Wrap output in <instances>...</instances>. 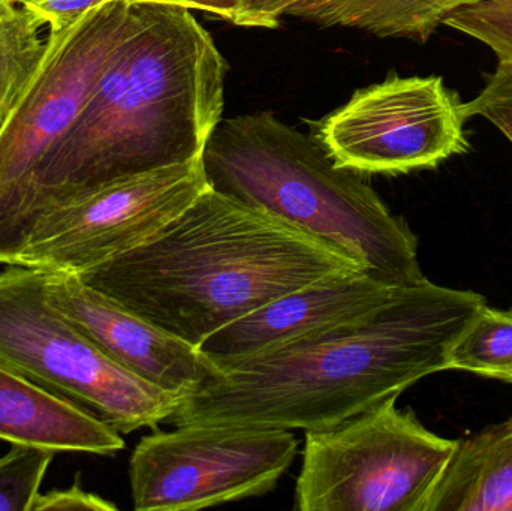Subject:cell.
<instances>
[{
  "instance_id": "cell-6",
  "label": "cell",
  "mask_w": 512,
  "mask_h": 511,
  "mask_svg": "<svg viewBox=\"0 0 512 511\" xmlns=\"http://www.w3.org/2000/svg\"><path fill=\"white\" fill-rule=\"evenodd\" d=\"M387 399L333 428L306 432L298 511H423L457 440Z\"/></svg>"
},
{
  "instance_id": "cell-1",
  "label": "cell",
  "mask_w": 512,
  "mask_h": 511,
  "mask_svg": "<svg viewBox=\"0 0 512 511\" xmlns=\"http://www.w3.org/2000/svg\"><path fill=\"white\" fill-rule=\"evenodd\" d=\"M227 63L191 9L132 3L131 23L74 126L36 171L12 236L101 186L203 158L224 110Z\"/></svg>"
},
{
  "instance_id": "cell-19",
  "label": "cell",
  "mask_w": 512,
  "mask_h": 511,
  "mask_svg": "<svg viewBox=\"0 0 512 511\" xmlns=\"http://www.w3.org/2000/svg\"><path fill=\"white\" fill-rule=\"evenodd\" d=\"M444 24L483 42L499 62L512 60V0H478L457 9Z\"/></svg>"
},
{
  "instance_id": "cell-24",
  "label": "cell",
  "mask_w": 512,
  "mask_h": 511,
  "mask_svg": "<svg viewBox=\"0 0 512 511\" xmlns=\"http://www.w3.org/2000/svg\"><path fill=\"white\" fill-rule=\"evenodd\" d=\"M129 3H162L177 5L188 9H200L207 14L216 15L234 23L239 12V0H128Z\"/></svg>"
},
{
  "instance_id": "cell-18",
  "label": "cell",
  "mask_w": 512,
  "mask_h": 511,
  "mask_svg": "<svg viewBox=\"0 0 512 511\" xmlns=\"http://www.w3.org/2000/svg\"><path fill=\"white\" fill-rule=\"evenodd\" d=\"M54 455L41 447L14 444L0 458V511H32Z\"/></svg>"
},
{
  "instance_id": "cell-7",
  "label": "cell",
  "mask_w": 512,
  "mask_h": 511,
  "mask_svg": "<svg viewBox=\"0 0 512 511\" xmlns=\"http://www.w3.org/2000/svg\"><path fill=\"white\" fill-rule=\"evenodd\" d=\"M132 3L114 0L60 33H50L41 66L0 125V264L36 171L74 126L131 23Z\"/></svg>"
},
{
  "instance_id": "cell-10",
  "label": "cell",
  "mask_w": 512,
  "mask_h": 511,
  "mask_svg": "<svg viewBox=\"0 0 512 511\" xmlns=\"http://www.w3.org/2000/svg\"><path fill=\"white\" fill-rule=\"evenodd\" d=\"M209 188L203 158L108 183L39 216L15 266L89 269L152 239Z\"/></svg>"
},
{
  "instance_id": "cell-16",
  "label": "cell",
  "mask_w": 512,
  "mask_h": 511,
  "mask_svg": "<svg viewBox=\"0 0 512 511\" xmlns=\"http://www.w3.org/2000/svg\"><path fill=\"white\" fill-rule=\"evenodd\" d=\"M41 21L11 0H0V125L35 77L47 51Z\"/></svg>"
},
{
  "instance_id": "cell-4",
  "label": "cell",
  "mask_w": 512,
  "mask_h": 511,
  "mask_svg": "<svg viewBox=\"0 0 512 511\" xmlns=\"http://www.w3.org/2000/svg\"><path fill=\"white\" fill-rule=\"evenodd\" d=\"M210 188L325 240L394 285L424 281L417 237L363 174L273 114L221 120L203 153Z\"/></svg>"
},
{
  "instance_id": "cell-2",
  "label": "cell",
  "mask_w": 512,
  "mask_h": 511,
  "mask_svg": "<svg viewBox=\"0 0 512 511\" xmlns=\"http://www.w3.org/2000/svg\"><path fill=\"white\" fill-rule=\"evenodd\" d=\"M486 299L429 279L355 323L248 359L185 395L167 423L286 431L333 428L448 371L454 342Z\"/></svg>"
},
{
  "instance_id": "cell-22",
  "label": "cell",
  "mask_w": 512,
  "mask_h": 511,
  "mask_svg": "<svg viewBox=\"0 0 512 511\" xmlns=\"http://www.w3.org/2000/svg\"><path fill=\"white\" fill-rule=\"evenodd\" d=\"M51 510H92V511H114L116 504L110 503L98 495L90 494L75 483L68 489H57L47 494H39L33 503L32 511Z\"/></svg>"
},
{
  "instance_id": "cell-13",
  "label": "cell",
  "mask_w": 512,
  "mask_h": 511,
  "mask_svg": "<svg viewBox=\"0 0 512 511\" xmlns=\"http://www.w3.org/2000/svg\"><path fill=\"white\" fill-rule=\"evenodd\" d=\"M0 441L53 453L113 456L122 434L83 408L53 395L0 363Z\"/></svg>"
},
{
  "instance_id": "cell-23",
  "label": "cell",
  "mask_w": 512,
  "mask_h": 511,
  "mask_svg": "<svg viewBox=\"0 0 512 511\" xmlns=\"http://www.w3.org/2000/svg\"><path fill=\"white\" fill-rule=\"evenodd\" d=\"M298 2L300 0H239V12L234 24L273 29Z\"/></svg>"
},
{
  "instance_id": "cell-3",
  "label": "cell",
  "mask_w": 512,
  "mask_h": 511,
  "mask_svg": "<svg viewBox=\"0 0 512 511\" xmlns=\"http://www.w3.org/2000/svg\"><path fill=\"white\" fill-rule=\"evenodd\" d=\"M366 270L325 240L209 188L143 245L75 273L194 347L303 285Z\"/></svg>"
},
{
  "instance_id": "cell-11",
  "label": "cell",
  "mask_w": 512,
  "mask_h": 511,
  "mask_svg": "<svg viewBox=\"0 0 512 511\" xmlns=\"http://www.w3.org/2000/svg\"><path fill=\"white\" fill-rule=\"evenodd\" d=\"M45 291L105 356L153 386L185 396L221 374L200 348L123 308L75 273L45 270Z\"/></svg>"
},
{
  "instance_id": "cell-5",
  "label": "cell",
  "mask_w": 512,
  "mask_h": 511,
  "mask_svg": "<svg viewBox=\"0 0 512 511\" xmlns=\"http://www.w3.org/2000/svg\"><path fill=\"white\" fill-rule=\"evenodd\" d=\"M0 363L122 435L167 423L183 398L105 356L51 305L33 267L0 269Z\"/></svg>"
},
{
  "instance_id": "cell-9",
  "label": "cell",
  "mask_w": 512,
  "mask_h": 511,
  "mask_svg": "<svg viewBox=\"0 0 512 511\" xmlns=\"http://www.w3.org/2000/svg\"><path fill=\"white\" fill-rule=\"evenodd\" d=\"M466 120L465 102L441 77L393 74L318 122L316 140L355 173L405 174L468 152Z\"/></svg>"
},
{
  "instance_id": "cell-14",
  "label": "cell",
  "mask_w": 512,
  "mask_h": 511,
  "mask_svg": "<svg viewBox=\"0 0 512 511\" xmlns=\"http://www.w3.org/2000/svg\"><path fill=\"white\" fill-rule=\"evenodd\" d=\"M423 511H512V416L457 440Z\"/></svg>"
},
{
  "instance_id": "cell-20",
  "label": "cell",
  "mask_w": 512,
  "mask_h": 511,
  "mask_svg": "<svg viewBox=\"0 0 512 511\" xmlns=\"http://www.w3.org/2000/svg\"><path fill=\"white\" fill-rule=\"evenodd\" d=\"M468 119L481 116L496 126L512 143V60L499 62L486 87L465 104Z\"/></svg>"
},
{
  "instance_id": "cell-12",
  "label": "cell",
  "mask_w": 512,
  "mask_h": 511,
  "mask_svg": "<svg viewBox=\"0 0 512 511\" xmlns=\"http://www.w3.org/2000/svg\"><path fill=\"white\" fill-rule=\"evenodd\" d=\"M369 270L303 285L213 333L200 350L216 363L248 359L355 323L387 305L402 288Z\"/></svg>"
},
{
  "instance_id": "cell-17",
  "label": "cell",
  "mask_w": 512,
  "mask_h": 511,
  "mask_svg": "<svg viewBox=\"0 0 512 511\" xmlns=\"http://www.w3.org/2000/svg\"><path fill=\"white\" fill-rule=\"evenodd\" d=\"M448 369L512 383V309L484 305L451 347Z\"/></svg>"
},
{
  "instance_id": "cell-8",
  "label": "cell",
  "mask_w": 512,
  "mask_h": 511,
  "mask_svg": "<svg viewBox=\"0 0 512 511\" xmlns=\"http://www.w3.org/2000/svg\"><path fill=\"white\" fill-rule=\"evenodd\" d=\"M286 429L183 425L144 437L131 456L137 511H194L261 497L276 488L297 455Z\"/></svg>"
},
{
  "instance_id": "cell-15",
  "label": "cell",
  "mask_w": 512,
  "mask_h": 511,
  "mask_svg": "<svg viewBox=\"0 0 512 511\" xmlns=\"http://www.w3.org/2000/svg\"><path fill=\"white\" fill-rule=\"evenodd\" d=\"M478 0H300L288 15L322 26L354 27L382 38L426 42L457 9Z\"/></svg>"
},
{
  "instance_id": "cell-21",
  "label": "cell",
  "mask_w": 512,
  "mask_h": 511,
  "mask_svg": "<svg viewBox=\"0 0 512 511\" xmlns=\"http://www.w3.org/2000/svg\"><path fill=\"white\" fill-rule=\"evenodd\" d=\"M29 11L50 33H60L74 26L93 9L114 0H11Z\"/></svg>"
}]
</instances>
